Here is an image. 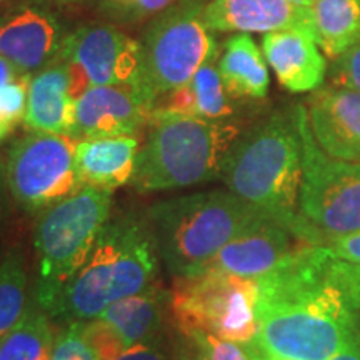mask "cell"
<instances>
[{"instance_id":"cell-1","label":"cell","mask_w":360,"mask_h":360,"mask_svg":"<svg viewBox=\"0 0 360 360\" xmlns=\"http://www.w3.org/2000/svg\"><path fill=\"white\" fill-rule=\"evenodd\" d=\"M327 245H304L255 278L259 330L249 342L272 360H330L360 335L359 312L327 278Z\"/></svg>"},{"instance_id":"cell-2","label":"cell","mask_w":360,"mask_h":360,"mask_svg":"<svg viewBox=\"0 0 360 360\" xmlns=\"http://www.w3.org/2000/svg\"><path fill=\"white\" fill-rule=\"evenodd\" d=\"M160 260L147 215L109 219L87 260L45 312L67 323L92 321L117 300L157 285Z\"/></svg>"},{"instance_id":"cell-3","label":"cell","mask_w":360,"mask_h":360,"mask_svg":"<svg viewBox=\"0 0 360 360\" xmlns=\"http://www.w3.org/2000/svg\"><path fill=\"white\" fill-rule=\"evenodd\" d=\"M229 191L292 229L310 245H326L299 212L302 141L295 115L274 114L229 152L222 177Z\"/></svg>"},{"instance_id":"cell-4","label":"cell","mask_w":360,"mask_h":360,"mask_svg":"<svg viewBox=\"0 0 360 360\" xmlns=\"http://www.w3.org/2000/svg\"><path fill=\"white\" fill-rule=\"evenodd\" d=\"M147 139L139 148L132 187L141 193L175 191L222 177L240 127L229 119L187 114H152Z\"/></svg>"},{"instance_id":"cell-5","label":"cell","mask_w":360,"mask_h":360,"mask_svg":"<svg viewBox=\"0 0 360 360\" xmlns=\"http://www.w3.org/2000/svg\"><path fill=\"white\" fill-rule=\"evenodd\" d=\"M146 215L162 262L182 278L204 272L229 242L269 214L231 191H210L157 202Z\"/></svg>"},{"instance_id":"cell-6","label":"cell","mask_w":360,"mask_h":360,"mask_svg":"<svg viewBox=\"0 0 360 360\" xmlns=\"http://www.w3.org/2000/svg\"><path fill=\"white\" fill-rule=\"evenodd\" d=\"M112 191L82 186L39 214L34 245L39 260L35 302L47 310L65 283L87 260L110 217Z\"/></svg>"},{"instance_id":"cell-7","label":"cell","mask_w":360,"mask_h":360,"mask_svg":"<svg viewBox=\"0 0 360 360\" xmlns=\"http://www.w3.org/2000/svg\"><path fill=\"white\" fill-rule=\"evenodd\" d=\"M197 0H179L157 13L141 44V67L132 84L139 97L155 102L191 82L200 67L217 58V42L202 17Z\"/></svg>"},{"instance_id":"cell-8","label":"cell","mask_w":360,"mask_h":360,"mask_svg":"<svg viewBox=\"0 0 360 360\" xmlns=\"http://www.w3.org/2000/svg\"><path fill=\"white\" fill-rule=\"evenodd\" d=\"M257 283L252 278L207 269L175 278L170 314L179 332H205L220 339L249 344L259 330L255 317Z\"/></svg>"},{"instance_id":"cell-9","label":"cell","mask_w":360,"mask_h":360,"mask_svg":"<svg viewBox=\"0 0 360 360\" xmlns=\"http://www.w3.org/2000/svg\"><path fill=\"white\" fill-rule=\"evenodd\" d=\"M294 115L302 141L299 212L327 245L332 238L360 231V164L332 159L322 150L305 107H297Z\"/></svg>"},{"instance_id":"cell-10","label":"cell","mask_w":360,"mask_h":360,"mask_svg":"<svg viewBox=\"0 0 360 360\" xmlns=\"http://www.w3.org/2000/svg\"><path fill=\"white\" fill-rule=\"evenodd\" d=\"M77 141L69 135L35 132L11 147L6 162L8 191L29 212H42L82 187L75 165Z\"/></svg>"},{"instance_id":"cell-11","label":"cell","mask_w":360,"mask_h":360,"mask_svg":"<svg viewBox=\"0 0 360 360\" xmlns=\"http://www.w3.org/2000/svg\"><path fill=\"white\" fill-rule=\"evenodd\" d=\"M58 57L65 64L75 102L92 87L132 85L141 67V44L115 27L90 24L67 35Z\"/></svg>"},{"instance_id":"cell-12","label":"cell","mask_w":360,"mask_h":360,"mask_svg":"<svg viewBox=\"0 0 360 360\" xmlns=\"http://www.w3.org/2000/svg\"><path fill=\"white\" fill-rule=\"evenodd\" d=\"M64 27L45 0H19L0 12V57L32 77L62 51Z\"/></svg>"},{"instance_id":"cell-13","label":"cell","mask_w":360,"mask_h":360,"mask_svg":"<svg viewBox=\"0 0 360 360\" xmlns=\"http://www.w3.org/2000/svg\"><path fill=\"white\" fill-rule=\"evenodd\" d=\"M150 119V109L132 85L92 87L75 101L69 137L74 141L134 135Z\"/></svg>"},{"instance_id":"cell-14","label":"cell","mask_w":360,"mask_h":360,"mask_svg":"<svg viewBox=\"0 0 360 360\" xmlns=\"http://www.w3.org/2000/svg\"><path fill=\"white\" fill-rule=\"evenodd\" d=\"M304 245L310 244L300 240L281 220L267 215L229 242L207 269L255 281Z\"/></svg>"},{"instance_id":"cell-15","label":"cell","mask_w":360,"mask_h":360,"mask_svg":"<svg viewBox=\"0 0 360 360\" xmlns=\"http://www.w3.org/2000/svg\"><path fill=\"white\" fill-rule=\"evenodd\" d=\"M202 17L212 32L269 34L295 30L315 40L312 8L289 0H209Z\"/></svg>"},{"instance_id":"cell-16","label":"cell","mask_w":360,"mask_h":360,"mask_svg":"<svg viewBox=\"0 0 360 360\" xmlns=\"http://www.w3.org/2000/svg\"><path fill=\"white\" fill-rule=\"evenodd\" d=\"M307 115L315 141L328 157L360 164V94L317 89L309 98Z\"/></svg>"},{"instance_id":"cell-17","label":"cell","mask_w":360,"mask_h":360,"mask_svg":"<svg viewBox=\"0 0 360 360\" xmlns=\"http://www.w3.org/2000/svg\"><path fill=\"white\" fill-rule=\"evenodd\" d=\"M262 53L282 87L290 92H312L323 84L326 57L307 34L295 30L264 34Z\"/></svg>"},{"instance_id":"cell-18","label":"cell","mask_w":360,"mask_h":360,"mask_svg":"<svg viewBox=\"0 0 360 360\" xmlns=\"http://www.w3.org/2000/svg\"><path fill=\"white\" fill-rule=\"evenodd\" d=\"M75 102L69 94V74L60 57L30 77L24 122L35 132L69 135Z\"/></svg>"},{"instance_id":"cell-19","label":"cell","mask_w":360,"mask_h":360,"mask_svg":"<svg viewBox=\"0 0 360 360\" xmlns=\"http://www.w3.org/2000/svg\"><path fill=\"white\" fill-rule=\"evenodd\" d=\"M139 139L134 135L80 141L75 146V165L82 186L114 191L134 177Z\"/></svg>"},{"instance_id":"cell-20","label":"cell","mask_w":360,"mask_h":360,"mask_svg":"<svg viewBox=\"0 0 360 360\" xmlns=\"http://www.w3.org/2000/svg\"><path fill=\"white\" fill-rule=\"evenodd\" d=\"M169 310L170 292L154 285L141 294L117 300L98 317L114 328L127 347H132L162 340Z\"/></svg>"},{"instance_id":"cell-21","label":"cell","mask_w":360,"mask_h":360,"mask_svg":"<svg viewBox=\"0 0 360 360\" xmlns=\"http://www.w3.org/2000/svg\"><path fill=\"white\" fill-rule=\"evenodd\" d=\"M217 69L232 97L267 96L270 84L267 60L249 34H236L225 40Z\"/></svg>"},{"instance_id":"cell-22","label":"cell","mask_w":360,"mask_h":360,"mask_svg":"<svg viewBox=\"0 0 360 360\" xmlns=\"http://www.w3.org/2000/svg\"><path fill=\"white\" fill-rule=\"evenodd\" d=\"M312 15L315 42L328 57L360 42V0H317Z\"/></svg>"},{"instance_id":"cell-23","label":"cell","mask_w":360,"mask_h":360,"mask_svg":"<svg viewBox=\"0 0 360 360\" xmlns=\"http://www.w3.org/2000/svg\"><path fill=\"white\" fill-rule=\"evenodd\" d=\"M53 342L51 317L32 302L19 323L0 339V360H51Z\"/></svg>"},{"instance_id":"cell-24","label":"cell","mask_w":360,"mask_h":360,"mask_svg":"<svg viewBox=\"0 0 360 360\" xmlns=\"http://www.w3.org/2000/svg\"><path fill=\"white\" fill-rule=\"evenodd\" d=\"M29 276L24 254L8 252L0 262V339L19 323L27 307Z\"/></svg>"},{"instance_id":"cell-25","label":"cell","mask_w":360,"mask_h":360,"mask_svg":"<svg viewBox=\"0 0 360 360\" xmlns=\"http://www.w3.org/2000/svg\"><path fill=\"white\" fill-rule=\"evenodd\" d=\"M191 90L195 102V115L202 119L222 120L233 114L231 94L225 89L220 72L214 62H209L197 70L191 82Z\"/></svg>"},{"instance_id":"cell-26","label":"cell","mask_w":360,"mask_h":360,"mask_svg":"<svg viewBox=\"0 0 360 360\" xmlns=\"http://www.w3.org/2000/svg\"><path fill=\"white\" fill-rule=\"evenodd\" d=\"M174 2L177 0H98V6L110 19L132 24L157 15Z\"/></svg>"},{"instance_id":"cell-27","label":"cell","mask_w":360,"mask_h":360,"mask_svg":"<svg viewBox=\"0 0 360 360\" xmlns=\"http://www.w3.org/2000/svg\"><path fill=\"white\" fill-rule=\"evenodd\" d=\"M51 360H97L84 335V322L67 323L56 335Z\"/></svg>"},{"instance_id":"cell-28","label":"cell","mask_w":360,"mask_h":360,"mask_svg":"<svg viewBox=\"0 0 360 360\" xmlns=\"http://www.w3.org/2000/svg\"><path fill=\"white\" fill-rule=\"evenodd\" d=\"M327 278L345 297L350 309L360 312V264L345 262L330 255L327 262Z\"/></svg>"},{"instance_id":"cell-29","label":"cell","mask_w":360,"mask_h":360,"mask_svg":"<svg viewBox=\"0 0 360 360\" xmlns=\"http://www.w3.org/2000/svg\"><path fill=\"white\" fill-rule=\"evenodd\" d=\"M30 77H19L0 90V122L8 132L25 119L27 97H29Z\"/></svg>"},{"instance_id":"cell-30","label":"cell","mask_w":360,"mask_h":360,"mask_svg":"<svg viewBox=\"0 0 360 360\" xmlns=\"http://www.w3.org/2000/svg\"><path fill=\"white\" fill-rule=\"evenodd\" d=\"M84 335L97 360H112L127 349L114 328L101 317L84 322Z\"/></svg>"},{"instance_id":"cell-31","label":"cell","mask_w":360,"mask_h":360,"mask_svg":"<svg viewBox=\"0 0 360 360\" xmlns=\"http://www.w3.org/2000/svg\"><path fill=\"white\" fill-rule=\"evenodd\" d=\"M186 339L199 350L205 360H252L244 344L220 339L205 332H192Z\"/></svg>"},{"instance_id":"cell-32","label":"cell","mask_w":360,"mask_h":360,"mask_svg":"<svg viewBox=\"0 0 360 360\" xmlns=\"http://www.w3.org/2000/svg\"><path fill=\"white\" fill-rule=\"evenodd\" d=\"M332 82L335 87L360 94V42L337 57L332 69Z\"/></svg>"},{"instance_id":"cell-33","label":"cell","mask_w":360,"mask_h":360,"mask_svg":"<svg viewBox=\"0 0 360 360\" xmlns=\"http://www.w3.org/2000/svg\"><path fill=\"white\" fill-rule=\"evenodd\" d=\"M332 257L345 262L360 264V231L332 238L327 244Z\"/></svg>"},{"instance_id":"cell-34","label":"cell","mask_w":360,"mask_h":360,"mask_svg":"<svg viewBox=\"0 0 360 360\" xmlns=\"http://www.w3.org/2000/svg\"><path fill=\"white\" fill-rule=\"evenodd\" d=\"M112 360H169L162 340L150 342V344H137L127 347L122 354Z\"/></svg>"},{"instance_id":"cell-35","label":"cell","mask_w":360,"mask_h":360,"mask_svg":"<svg viewBox=\"0 0 360 360\" xmlns=\"http://www.w3.org/2000/svg\"><path fill=\"white\" fill-rule=\"evenodd\" d=\"M19 77H22V75L19 74V70H17L15 67H13L11 62L7 60V58L0 57V90H2L4 87H7L8 84L15 82Z\"/></svg>"},{"instance_id":"cell-36","label":"cell","mask_w":360,"mask_h":360,"mask_svg":"<svg viewBox=\"0 0 360 360\" xmlns=\"http://www.w3.org/2000/svg\"><path fill=\"white\" fill-rule=\"evenodd\" d=\"M330 360H360V335L357 339L345 345L339 354L334 355Z\"/></svg>"},{"instance_id":"cell-37","label":"cell","mask_w":360,"mask_h":360,"mask_svg":"<svg viewBox=\"0 0 360 360\" xmlns=\"http://www.w3.org/2000/svg\"><path fill=\"white\" fill-rule=\"evenodd\" d=\"M177 360H205V359L202 357V354L195 349V352H191V350H184V352H180Z\"/></svg>"},{"instance_id":"cell-38","label":"cell","mask_w":360,"mask_h":360,"mask_svg":"<svg viewBox=\"0 0 360 360\" xmlns=\"http://www.w3.org/2000/svg\"><path fill=\"white\" fill-rule=\"evenodd\" d=\"M244 345H245V349L249 350L252 360H272V359H269L267 355H264L262 352H260V350L255 349L252 344H244Z\"/></svg>"},{"instance_id":"cell-39","label":"cell","mask_w":360,"mask_h":360,"mask_svg":"<svg viewBox=\"0 0 360 360\" xmlns=\"http://www.w3.org/2000/svg\"><path fill=\"white\" fill-rule=\"evenodd\" d=\"M289 2L295 4V6H300V7L312 8L315 6V2H317V0H289Z\"/></svg>"},{"instance_id":"cell-40","label":"cell","mask_w":360,"mask_h":360,"mask_svg":"<svg viewBox=\"0 0 360 360\" xmlns=\"http://www.w3.org/2000/svg\"><path fill=\"white\" fill-rule=\"evenodd\" d=\"M8 134H11V132H8V130L2 125V122H0V141H2V139H6Z\"/></svg>"},{"instance_id":"cell-41","label":"cell","mask_w":360,"mask_h":360,"mask_svg":"<svg viewBox=\"0 0 360 360\" xmlns=\"http://www.w3.org/2000/svg\"><path fill=\"white\" fill-rule=\"evenodd\" d=\"M57 2H62V4H74V2H77V0H57Z\"/></svg>"},{"instance_id":"cell-42","label":"cell","mask_w":360,"mask_h":360,"mask_svg":"<svg viewBox=\"0 0 360 360\" xmlns=\"http://www.w3.org/2000/svg\"><path fill=\"white\" fill-rule=\"evenodd\" d=\"M197 2H199V4H202V6H205V4H207V2H209V0H197Z\"/></svg>"},{"instance_id":"cell-43","label":"cell","mask_w":360,"mask_h":360,"mask_svg":"<svg viewBox=\"0 0 360 360\" xmlns=\"http://www.w3.org/2000/svg\"><path fill=\"white\" fill-rule=\"evenodd\" d=\"M0 2H6V0H0Z\"/></svg>"},{"instance_id":"cell-44","label":"cell","mask_w":360,"mask_h":360,"mask_svg":"<svg viewBox=\"0 0 360 360\" xmlns=\"http://www.w3.org/2000/svg\"><path fill=\"white\" fill-rule=\"evenodd\" d=\"M359 321H360V315H359Z\"/></svg>"}]
</instances>
